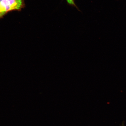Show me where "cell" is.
I'll use <instances>...</instances> for the list:
<instances>
[{
  "label": "cell",
  "mask_w": 126,
  "mask_h": 126,
  "mask_svg": "<svg viewBox=\"0 0 126 126\" xmlns=\"http://www.w3.org/2000/svg\"></svg>",
  "instance_id": "4"
},
{
  "label": "cell",
  "mask_w": 126,
  "mask_h": 126,
  "mask_svg": "<svg viewBox=\"0 0 126 126\" xmlns=\"http://www.w3.org/2000/svg\"><path fill=\"white\" fill-rule=\"evenodd\" d=\"M122 126H125V124H124V122H123L122 123Z\"/></svg>",
  "instance_id": "3"
},
{
  "label": "cell",
  "mask_w": 126,
  "mask_h": 126,
  "mask_svg": "<svg viewBox=\"0 0 126 126\" xmlns=\"http://www.w3.org/2000/svg\"><path fill=\"white\" fill-rule=\"evenodd\" d=\"M25 7L24 0H0V19L8 13L20 11Z\"/></svg>",
  "instance_id": "1"
},
{
  "label": "cell",
  "mask_w": 126,
  "mask_h": 126,
  "mask_svg": "<svg viewBox=\"0 0 126 126\" xmlns=\"http://www.w3.org/2000/svg\"><path fill=\"white\" fill-rule=\"evenodd\" d=\"M66 0L69 4L77 7V6L76 5L74 1L73 0Z\"/></svg>",
  "instance_id": "2"
}]
</instances>
